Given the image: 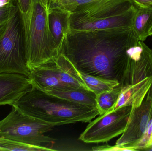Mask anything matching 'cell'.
<instances>
[{"instance_id":"9a60e30c","label":"cell","mask_w":152,"mask_h":151,"mask_svg":"<svg viewBox=\"0 0 152 151\" xmlns=\"http://www.w3.org/2000/svg\"><path fill=\"white\" fill-rule=\"evenodd\" d=\"M48 93L80 104L88 106H96V95L92 91L85 89L53 90Z\"/></svg>"},{"instance_id":"e0dca14e","label":"cell","mask_w":152,"mask_h":151,"mask_svg":"<svg viewBox=\"0 0 152 151\" xmlns=\"http://www.w3.org/2000/svg\"><path fill=\"white\" fill-rule=\"evenodd\" d=\"M120 84L113 89L96 95V106L99 115H102L110 111L115 105L121 91Z\"/></svg>"},{"instance_id":"d6986e66","label":"cell","mask_w":152,"mask_h":151,"mask_svg":"<svg viewBox=\"0 0 152 151\" xmlns=\"http://www.w3.org/2000/svg\"><path fill=\"white\" fill-rule=\"evenodd\" d=\"M152 145V118L140 141L132 147L134 151L146 150Z\"/></svg>"},{"instance_id":"7c38bea8","label":"cell","mask_w":152,"mask_h":151,"mask_svg":"<svg viewBox=\"0 0 152 151\" xmlns=\"http://www.w3.org/2000/svg\"><path fill=\"white\" fill-rule=\"evenodd\" d=\"M70 13L50 0L48 10V24L51 33L60 54L64 41L70 32Z\"/></svg>"},{"instance_id":"5b68a950","label":"cell","mask_w":152,"mask_h":151,"mask_svg":"<svg viewBox=\"0 0 152 151\" xmlns=\"http://www.w3.org/2000/svg\"><path fill=\"white\" fill-rule=\"evenodd\" d=\"M129 62L115 105L110 112L125 106L138 107L152 85V50L139 41L129 50ZM108 113V112H107Z\"/></svg>"},{"instance_id":"3957f363","label":"cell","mask_w":152,"mask_h":151,"mask_svg":"<svg viewBox=\"0 0 152 151\" xmlns=\"http://www.w3.org/2000/svg\"><path fill=\"white\" fill-rule=\"evenodd\" d=\"M133 0H95L70 13L71 32L132 28Z\"/></svg>"},{"instance_id":"4fadbf2b","label":"cell","mask_w":152,"mask_h":151,"mask_svg":"<svg viewBox=\"0 0 152 151\" xmlns=\"http://www.w3.org/2000/svg\"><path fill=\"white\" fill-rule=\"evenodd\" d=\"M53 62L60 80L64 86L69 88H83L91 91L80 77L77 69L64 55L61 53Z\"/></svg>"},{"instance_id":"52a82bcc","label":"cell","mask_w":152,"mask_h":151,"mask_svg":"<svg viewBox=\"0 0 152 151\" xmlns=\"http://www.w3.org/2000/svg\"><path fill=\"white\" fill-rule=\"evenodd\" d=\"M26 115L14 105L9 114L0 121V136L22 144L53 149L55 139L45 135L55 127Z\"/></svg>"},{"instance_id":"30bf717a","label":"cell","mask_w":152,"mask_h":151,"mask_svg":"<svg viewBox=\"0 0 152 151\" xmlns=\"http://www.w3.org/2000/svg\"><path fill=\"white\" fill-rule=\"evenodd\" d=\"M29 77L16 73H0V105L12 106L25 93L33 89Z\"/></svg>"},{"instance_id":"d4e9b609","label":"cell","mask_w":152,"mask_h":151,"mask_svg":"<svg viewBox=\"0 0 152 151\" xmlns=\"http://www.w3.org/2000/svg\"><path fill=\"white\" fill-rule=\"evenodd\" d=\"M13 1L12 0H0V8L5 7Z\"/></svg>"},{"instance_id":"ffe728a7","label":"cell","mask_w":152,"mask_h":151,"mask_svg":"<svg viewBox=\"0 0 152 151\" xmlns=\"http://www.w3.org/2000/svg\"><path fill=\"white\" fill-rule=\"evenodd\" d=\"M95 0H50L54 4L71 12L80 5L91 2Z\"/></svg>"},{"instance_id":"5bb4252c","label":"cell","mask_w":152,"mask_h":151,"mask_svg":"<svg viewBox=\"0 0 152 151\" xmlns=\"http://www.w3.org/2000/svg\"><path fill=\"white\" fill-rule=\"evenodd\" d=\"M152 27V6L141 7L135 4L132 29L139 41L144 42L150 36Z\"/></svg>"},{"instance_id":"484cf974","label":"cell","mask_w":152,"mask_h":151,"mask_svg":"<svg viewBox=\"0 0 152 151\" xmlns=\"http://www.w3.org/2000/svg\"><path fill=\"white\" fill-rule=\"evenodd\" d=\"M150 35H152V27L151 29V32H150Z\"/></svg>"},{"instance_id":"ba28073f","label":"cell","mask_w":152,"mask_h":151,"mask_svg":"<svg viewBox=\"0 0 152 151\" xmlns=\"http://www.w3.org/2000/svg\"><path fill=\"white\" fill-rule=\"evenodd\" d=\"M132 107L125 106L106 113L89 122L79 140L86 143L107 142L122 134L130 116Z\"/></svg>"},{"instance_id":"7a4b0ae2","label":"cell","mask_w":152,"mask_h":151,"mask_svg":"<svg viewBox=\"0 0 152 151\" xmlns=\"http://www.w3.org/2000/svg\"><path fill=\"white\" fill-rule=\"evenodd\" d=\"M12 105L22 113L55 126L89 122L99 115L96 106L80 104L33 89Z\"/></svg>"},{"instance_id":"2e32d148","label":"cell","mask_w":152,"mask_h":151,"mask_svg":"<svg viewBox=\"0 0 152 151\" xmlns=\"http://www.w3.org/2000/svg\"><path fill=\"white\" fill-rule=\"evenodd\" d=\"M78 73L88 87L96 95L111 90L120 84L116 81L95 77L78 71Z\"/></svg>"},{"instance_id":"7402d4cb","label":"cell","mask_w":152,"mask_h":151,"mask_svg":"<svg viewBox=\"0 0 152 151\" xmlns=\"http://www.w3.org/2000/svg\"><path fill=\"white\" fill-rule=\"evenodd\" d=\"M16 5L13 1L9 5L0 8V25L4 24L8 20Z\"/></svg>"},{"instance_id":"ac0fdd59","label":"cell","mask_w":152,"mask_h":151,"mask_svg":"<svg viewBox=\"0 0 152 151\" xmlns=\"http://www.w3.org/2000/svg\"><path fill=\"white\" fill-rule=\"evenodd\" d=\"M0 151H48L53 150L19 143L0 136Z\"/></svg>"},{"instance_id":"44dd1931","label":"cell","mask_w":152,"mask_h":151,"mask_svg":"<svg viewBox=\"0 0 152 151\" xmlns=\"http://www.w3.org/2000/svg\"><path fill=\"white\" fill-rule=\"evenodd\" d=\"M18 7L22 19V23H25L28 19L31 10L32 0H12Z\"/></svg>"},{"instance_id":"277c9868","label":"cell","mask_w":152,"mask_h":151,"mask_svg":"<svg viewBox=\"0 0 152 151\" xmlns=\"http://www.w3.org/2000/svg\"><path fill=\"white\" fill-rule=\"evenodd\" d=\"M50 0H32L30 14L23 24L28 68L51 62L60 54L49 28Z\"/></svg>"},{"instance_id":"6da1fadb","label":"cell","mask_w":152,"mask_h":151,"mask_svg":"<svg viewBox=\"0 0 152 151\" xmlns=\"http://www.w3.org/2000/svg\"><path fill=\"white\" fill-rule=\"evenodd\" d=\"M138 41L132 28L70 31L61 53L79 72L121 84L128 66L129 51Z\"/></svg>"},{"instance_id":"603a6c76","label":"cell","mask_w":152,"mask_h":151,"mask_svg":"<svg viewBox=\"0 0 152 151\" xmlns=\"http://www.w3.org/2000/svg\"><path fill=\"white\" fill-rule=\"evenodd\" d=\"M92 150L93 151H131L130 149L126 147L117 145L112 146L108 145L95 146L93 147Z\"/></svg>"},{"instance_id":"8fae6325","label":"cell","mask_w":152,"mask_h":151,"mask_svg":"<svg viewBox=\"0 0 152 151\" xmlns=\"http://www.w3.org/2000/svg\"><path fill=\"white\" fill-rule=\"evenodd\" d=\"M29 79L33 89L49 93L53 90L71 89L60 80L53 61L29 68Z\"/></svg>"},{"instance_id":"cb8c5ba5","label":"cell","mask_w":152,"mask_h":151,"mask_svg":"<svg viewBox=\"0 0 152 151\" xmlns=\"http://www.w3.org/2000/svg\"><path fill=\"white\" fill-rule=\"evenodd\" d=\"M135 4L141 7L152 6V0H133Z\"/></svg>"},{"instance_id":"8992f818","label":"cell","mask_w":152,"mask_h":151,"mask_svg":"<svg viewBox=\"0 0 152 151\" xmlns=\"http://www.w3.org/2000/svg\"><path fill=\"white\" fill-rule=\"evenodd\" d=\"M2 73L19 74L29 78L23 23L17 6L8 20L0 25V73Z\"/></svg>"},{"instance_id":"9c48e42d","label":"cell","mask_w":152,"mask_h":151,"mask_svg":"<svg viewBox=\"0 0 152 151\" xmlns=\"http://www.w3.org/2000/svg\"><path fill=\"white\" fill-rule=\"evenodd\" d=\"M152 118V85L141 104L131 109L126 127L116 145L123 146L134 151L132 147L142 137Z\"/></svg>"}]
</instances>
